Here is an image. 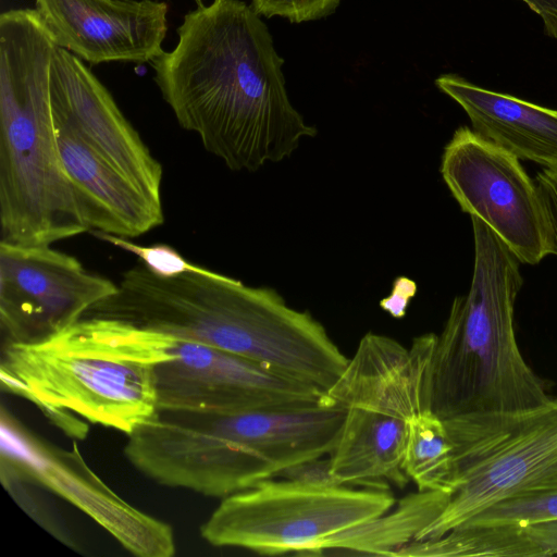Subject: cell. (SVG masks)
<instances>
[{
	"label": "cell",
	"mask_w": 557,
	"mask_h": 557,
	"mask_svg": "<svg viewBox=\"0 0 557 557\" xmlns=\"http://www.w3.org/2000/svg\"><path fill=\"white\" fill-rule=\"evenodd\" d=\"M176 47L151 63L178 124L233 171H258L314 137L292 104L268 26L251 4L212 0L188 12Z\"/></svg>",
	"instance_id": "1"
},
{
	"label": "cell",
	"mask_w": 557,
	"mask_h": 557,
	"mask_svg": "<svg viewBox=\"0 0 557 557\" xmlns=\"http://www.w3.org/2000/svg\"><path fill=\"white\" fill-rule=\"evenodd\" d=\"M88 314L209 345L324 393L349 361L309 312L220 273L161 277L135 265Z\"/></svg>",
	"instance_id": "2"
},
{
	"label": "cell",
	"mask_w": 557,
	"mask_h": 557,
	"mask_svg": "<svg viewBox=\"0 0 557 557\" xmlns=\"http://www.w3.org/2000/svg\"><path fill=\"white\" fill-rule=\"evenodd\" d=\"M177 337L121 320L84 317L36 342L2 345V387L34 403L69 436L88 422L132 433L158 410L154 367Z\"/></svg>",
	"instance_id": "3"
},
{
	"label": "cell",
	"mask_w": 557,
	"mask_h": 557,
	"mask_svg": "<svg viewBox=\"0 0 557 557\" xmlns=\"http://www.w3.org/2000/svg\"><path fill=\"white\" fill-rule=\"evenodd\" d=\"M57 47L36 9L1 14V242L51 246L90 231L57 139L50 96Z\"/></svg>",
	"instance_id": "4"
},
{
	"label": "cell",
	"mask_w": 557,
	"mask_h": 557,
	"mask_svg": "<svg viewBox=\"0 0 557 557\" xmlns=\"http://www.w3.org/2000/svg\"><path fill=\"white\" fill-rule=\"evenodd\" d=\"M470 218V289L454 299L430 366L429 409L443 420L521 413L552 397L548 382L528 364L516 339L521 262L484 222Z\"/></svg>",
	"instance_id": "5"
},
{
	"label": "cell",
	"mask_w": 557,
	"mask_h": 557,
	"mask_svg": "<svg viewBox=\"0 0 557 557\" xmlns=\"http://www.w3.org/2000/svg\"><path fill=\"white\" fill-rule=\"evenodd\" d=\"M437 335L416 337L410 347L369 332L326 391L327 404L345 410L330 471L342 485L404 487L401 463L409 421L429 409V374Z\"/></svg>",
	"instance_id": "6"
},
{
	"label": "cell",
	"mask_w": 557,
	"mask_h": 557,
	"mask_svg": "<svg viewBox=\"0 0 557 557\" xmlns=\"http://www.w3.org/2000/svg\"><path fill=\"white\" fill-rule=\"evenodd\" d=\"M395 503L383 486L269 479L222 498L200 535L213 546L261 555L321 554L332 537L377 518Z\"/></svg>",
	"instance_id": "7"
},
{
	"label": "cell",
	"mask_w": 557,
	"mask_h": 557,
	"mask_svg": "<svg viewBox=\"0 0 557 557\" xmlns=\"http://www.w3.org/2000/svg\"><path fill=\"white\" fill-rule=\"evenodd\" d=\"M444 421L455 445L456 484L441 513L414 541L438 537L557 474V396L521 413Z\"/></svg>",
	"instance_id": "8"
},
{
	"label": "cell",
	"mask_w": 557,
	"mask_h": 557,
	"mask_svg": "<svg viewBox=\"0 0 557 557\" xmlns=\"http://www.w3.org/2000/svg\"><path fill=\"white\" fill-rule=\"evenodd\" d=\"M442 177L461 210L484 222L521 263L553 255V235L537 186L520 160L468 126L444 148Z\"/></svg>",
	"instance_id": "9"
},
{
	"label": "cell",
	"mask_w": 557,
	"mask_h": 557,
	"mask_svg": "<svg viewBox=\"0 0 557 557\" xmlns=\"http://www.w3.org/2000/svg\"><path fill=\"white\" fill-rule=\"evenodd\" d=\"M158 410L234 413L313 406L325 393L263 366L194 341L176 339L154 367Z\"/></svg>",
	"instance_id": "10"
},
{
	"label": "cell",
	"mask_w": 557,
	"mask_h": 557,
	"mask_svg": "<svg viewBox=\"0 0 557 557\" xmlns=\"http://www.w3.org/2000/svg\"><path fill=\"white\" fill-rule=\"evenodd\" d=\"M116 290V283L51 246L0 242L2 345L46 338Z\"/></svg>",
	"instance_id": "11"
},
{
	"label": "cell",
	"mask_w": 557,
	"mask_h": 557,
	"mask_svg": "<svg viewBox=\"0 0 557 557\" xmlns=\"http://www.w3.org/2000/svg\"><path fill=\"white\" fill-rule=\"evenodd\" d=\"M1 474L36 481L81 508L139 557H171L172 528L133 507L85 463L76 445L60 448L2 417Z\"/></svg>",
	"instance_id": "12"
},
{
	"label": "cell",
	"mask_w": 557,
	"mask_h": 557,
	"mask_svg": "<svg viewBox=\"0 0 557 557\" xmlns=\"http://www.w3.org/2000/svg\"><path fill=\"white\" fill-rule=\"evenodd\" d=\"M50 96L54 122L69 127L143 195L162 206V164L108 89L81 59L59 46L51 64Z\"/></svg>",
	"instance_id": "13"
},
{
	"label": "cell",
	"mask_w": 557,
	"mask_h": 557,
	"mask_svg": "<svg viewBox=\"0 0 557 557\" xmlns=\"http://www.w3.org/2000/svg\"><path fill=\"white\" fill-rule=\"evenodd\" d=\"M55 44L90 64L152 62L163 53L168 4L154 0H36Z\"/></svg>",
	"instance_id": "14"
},
{
	"label": "cell",
	"mask_w": 557,
	"mask_h": 557,
	"mask_svg": "<svg viewBox=\"0 0 557 557\" xmlns=\"http://www.w3.org/2000/svg\"><path fill=\"white\" fill-rule=\"evenodd\" d=\"M54 127L63 166L90 231L128 238L163 223L162 206L143 195L69 127L57 122Z\"/></svg>",
	"instance_id": "15"
},
{
	"label": "cell",
	"mask_w": 557,
	"mask_h": 557,
	"mask_svg": "<svg viewBox=\"0 0 557 557\" xmlns=\"http://www.w3.org/2000/svg\"><path fill=\"white\" fill-rule=\"evenodd\" d=\"M436 87L467 113L472 129L519 160L557 166V110L442 74Z\"/></svg>",
	"instance_id": "16"
},
{
	"label": "cell",
	"mask_w": 557,
	"mask_h": 557,
	"mask_svg": "<svg viewBox=\"0 0 557 557\" xmlns=\"http://www.w3.org/2000/svg\"><path fill=\"white\" fill-rule=\"evenodd\" d=\"M447 496L431 491L410 494L377 518L332 537L324 550L396 556L441 513Z\"/></svg>",
	"instance_id": "17"
},
{
	"label": "cell",
	"mask_w": 557,
	"mask_h": 557,
	"mask_svg": "<svg viewBox=\"0 0 557 557\" xmlns=\"http://www.w3.org/2000/svg\"><path fill=\"white\" fill-rule=\"evenodd\" d=\"M396 556L546 557L527 525L462 524L430 540L413 541Z\"/></svg>",
	"instance_id": "18"
},
{
	"label": "cell",
	"mask_w": 557,
	"mask_h": 557,
	"mask_svg": "<svg viewBox=\"0 0 557 557\" xmlns=\"http://www.w3.org/2000/svg\"><path fill=\"white\" fill-rule=\"evenodd\" d=\"M401 468L420 492L449 494L455 487V445L445 421L432 410H421L409 421Z\"/></svg>",
	"instance_id": "19"
},
{
	"label": "cell",
	"mask_w": 557,
	"mask_h": 557,
	"mask_svg": "<svg viewBox=\"0 0 557 557\" xmlns=\"http://www.w3.org/2000/svg\"><path fill=\"white\" fill-rule=\"evenodd\" d=\"M555 519L557 474L490 506L462 524L528 525Z\"/></svg>",
	"instance_id": "20"
},
{
	"label": "cell",
	"mask_w": 557,
	"mask_h": 557,
	"mask_svg": "<svg viewBox=\"0 0 557 557\" xmlns=\"http://www.w3.org/2000/svg\"><path fill=\"white\" fill-rule=\"evenodd\" d=\"M91 234L110 245L137 256L143 264L161 277H174L184 273H199L214 275L209 269L188 262L175 248L166 244L143 246L122 237L101 231L91 230Z\"/></svg>",
	"instance_id": "21"
},
{
	"label": "cell",
	"mask_w": 557,
	"mask_h": 557,
	"mask_svg": "<svg viewBox=\"0 0 557 557\" xmlns=\"http://www.w3.org/2000/svg\"><path fill=\"white\" fill-rule=\"evenodd\" d=\"M342 0H251L261 16L283 17L290 23L323 18L335 12Z\"/></svg>",
	"instance_id": "22"
},
{
	"label": "cell",
	"mask_w": 557,
	"mask_h": 557,
	"mask_svg": "<svg viewBox=\"0 0 557 557\" xmlns=\"http://www.w3.org/2000/svg\"><path fill=\"white\" fill-rule=\"evenodd\" d=\"M534 182L542 198L553 235V255L557 256V166L544 168Z\"/></svg>",
	"instance_id": "23"
},
{
	"label": "cell",
	"mask_w": 557,
	"mask_h": 557,
	"mask_svg": "<svg viewBox=\"0 0 557 557\" xmlns=\"http://www.w3.org/2000/svg\"><path fill=\"white\" fill-rule=\"evenodd\" d=\"M414 281L398 276L395 278L391 294L380 301V307L393 318L401 319L406 315L408 305L417 294Z\"/></svg>",
	"instance_id": "24"
},
{
	"label": "cell",
	"mask_w": 557,
	"mask_h": 557,
	"mask_svg": "<svg viewBox=\"0 0 557 557\" xmlns=\"http://www.w3.org/2000/svg\"><path fill=\"white\" fill-rule=\"evenodd\" d=\"M281 476L313 484H338L331 474L330 459L323 457L297 465Z\"/></svg>",
	"instance_id": "25"
},
{
	"label": "cell",
	"mask_w": 557,
	"mask_h": 557,
	"mask_svg": "<svg viewBox=\"0 0 557 557\" xmlns=\"http://www.w3.org/2000/svg\"><path fill=\"white\" fill-rule=\"evenodd\" d=\"M527 528L546 557L557 555V519L528 524Z\"/></svg>",
	"instance_id": "26"
},
{
	"label": "cell",
	"mask_w": 557,
	"mask_h": 557,
	"mask_svg": "<svg viewBox=\"0 0 557 557\" xmlns=\"http://www.w3.org/2000/svg\"><path fill=\"white\" fill-rule=\"evenodd\" d=\"M543 21L546 35L557 38V0H522Z\"/></svg>",
	"instance_id": "27"
},
{
	"label": "cell",
	"mask_w": 557,
	"mask_h": 557,
	"mask_svg": "<svg viewBox=\"0 0 557 557\" xmlns=\"http://www.w3.org/2000/svg\"><path fill=\"white\" fill-rule=\"evenodd\" d=\"M195 1H196L197 5H201V4H203V3L201 2V0H195Z\"/></svg>",
	"instance_id": "28"
}]
</instances>
